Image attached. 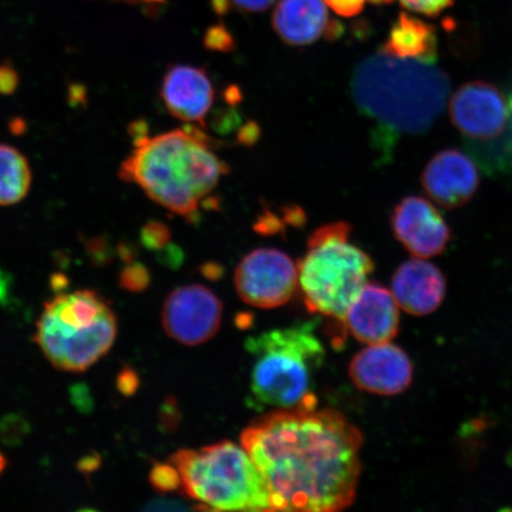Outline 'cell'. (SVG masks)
Instances as JSON below:
<instances>
[{
  "label": "cell",
  "mask_w": 512,
  "mask_h": 512,
  "mask_svg": "<svg viewBox=\"0 0 512 512\" xmlns=\"http://www.w3.org/2000/svg\"><path fill=\"white\" fill-rule=\"evenodd\" d=\"M395 238L415 258L430 259L443 254L451 240V229L430 201L408 196L390 216Z\"/></svg>",
  "instance_id": "obj_11"
},
{
  "label": "cell",
  "mask_w": 512,
  "mask_h": 512,
  "mask_svg": "<svg viewBox=\"0 0 512 512\" xmlns=\"http://www.w3.org/2000/svg\"><path fill=\"white\" fill-rule=\"evenodd\" d=\"M422 187L435 203L446 209L465 206L479 187L478 169L473 160L456 149L440 151L426 165Z\"/></svg>",
  "instance_id": "obj_13"
},
{
  "label": "cell",
  "mask_w": 512,
  "mask_h": 512,
  "mask_svg": "<svg viewBox=\"0 0 512 512\" xmlns=\"http://www.w3.org/2000/svg\"><path fill=\"white\" fill-rule=\"evenodd\" d=\"M31 170L27 158L15 147L0 144V207L14 206L27 197Z\"/></svg>",
  "instance_id": "obj_19"
},
{
  "label": "cell",
  "mask_w": 512,
  "mask_h": 512,
  "mask_svg": "<svg viewBox=\"0 0 512 512\" xmlns=\"http://www.w3.org/2000/svg\"><path fill=\"white\" fill-rule=\"evenodd\" d=\"M450 117L467 142L491 143L502 136L507 125V98L492 83L467 82L452 96Z\"/></svg>",
  "instance_id": "obj_10"
},
{
  "label": "cell",
  "mask_w": 512,
  "mask_h": 512,
  "mask_svg": "<svg viewBox=\"0 0 512 512\" xmlns=\"http://www.w3.org/2000/svg\"><path fill=\"white\" fill-rule=\"evenodd\" d=\"M273 28L288 46L305 47L328 35L332 22L324 0H280Z\"/></svg>",
  "instance_id": "obj_17"
},
{
  "label": "cell",
  "mask_w": 512,
  "mask_h": 512,
  "mask_svg": "<svg viewBox=\"0 0 512 512\" xmlns=\"http://www.w3.org/2000/svg\"><path fill=\"white\" fill-rule=\"evenodd\" d=\"M143 2H160V0H143Z\"/></svg>",
  "instance_id": "obj_38"
},
{
  "label": "cell",
  "mask_w": 512,
  "mask_h": 512,
  "mask_svg": "<svg viewBox=\"0 0 512 512\" xmlns=\"http://www.w3.org/2000/svg\"><path fill=\"white\" fill-rule=\"evenodd\" d=\"M222 304L213 291L201 285L177 288L166 298L163 328L172 339L185 345L210 341L220 329Z\"/></svg>",
  "instance_id": "obj_9"
},
{
  "label": "cell",
  "mask_w": 512,
  "mask_h": 512,
  "mask_svg": "<svg viewBox=\"0 0 512 512\" xmlns=\"http://www.w3.org/2000/svg\"><path fill=\"white\" fill-rule=\"evenodd\" d=\"M273 3L274 0H210L211 8L219 15L227 14L232 9L261 12L270 8Z\"/></svg>",
  "instance_id": "obj_25"
},
{
  "label": "cell",
  "mask_w": 512,
  "mask_h": 512,
  "mask_svg": "<svg viewBox=\"0 0 512 512\" xmlns=\"http://www.w3.org/2000/svg\"><path fill=\"white\" fill-rule=\"evenodd\" d=\"M72 400L76 408L80 409L83 413L91 411L93 407V400L89 396V392L85 384H76L72 388Z\"/></svg>",
  "instance_id": "obj_33"
},
{
  "label": "cell",
  "mask_w": 512,
  "mask_h": 512,
  "mask_svg": "<svg viewBox=\"0 0 512 512\" xmlns=\"http://www.w3.org/2000/svg\"><path fill=\"white\" fill-rule=\"evenodd\" d=\"M381 51L400 59L435 63L438 51L437 32L433 25L401 12Z\"/></svg>",
  "instance_id": "obj_18"
},
{
  "label": "cell",
  "mask_w": 512,
  "mask_h": 512,
  "mask_svg": "<svg viewBox=\"0 0 512 512\" xmlns=\"http://www.w3.org/2000/svg\"><path fill=\"white\" fill-rule=\"evenodd\" d=\"M8 466V459L5 458L4 454L0 452V475H2L3 471Z\"/></svg>",
  "instance_id": "obj_37"
},
{
  "label": "cell",
  "mask_w": 512,
  "mask_h": 512,
  "mask_svg": "<svg viewBox=\"0 0 512 512\" xmlns=\"http://www.w3.org/2000/svg\"><path fill=\"white\" fill-rule=\"evenodd\" d=\"M160 95L174 117L185 123L206 125L214 102V88L203 69L184 64L170 68L164 76Z\"/></svg>",
  "instance_id": "obj_15"
},
{
  "label": "cell",
  "mask_w": 512,
  "mask_h": 512,
  "mask_svg": "<svg viewBox=\"0 0 512 512\" xmlns=\"http://www.w3.org/2000/svg\"><path fill=\"white\" fill-rule=\"evenodd\" d=\"M235 286L243 302L274 309L285 305L296 291L298 266L278 249H255L236 268Z\"/></svg>",
  "instance_id": "obj_8"
},
{
  "label": "cell",
  "mask_w": 512,
  "mask_h": 512,
  "mask_svg": "<svg viewBox=\"0 0 512 512\" xmlns=\"http://www.w3.org/2000/svg\"><path fill=\"white\" fill-rule=\"evenodd\" d=\"M350 234V224L343 221L318 228L298 264L307 309L342 323L374 271L370 256L349 242Z\"/></svg>",
  "instance_id": "obj_7"
},
{
  "label": "cell",
  "mask_w": 512,
  "mask_h": 512,
  "mask_svg": "<svg viewBox=\"0 0 512 512\" xmlns=\"http://www.w3.org/2000/svg\"><path fill=\"white\" fill-rule=\"evenodd\" d=\"M349 374L358 389L393 396L411 386L413 364L398 345L390 342L373 344L352 358Z\"/></svg>",
  "instance_id": "obj_12"
},
{
  "label": "cell",
  "mask_w": 512,
  "mask_h": 512,
  "mask_svg": "<svg viewBox=\"0 0 512 512\" xmlns=\"http://www.w3.org/2000/svg\"><path fill=\"white\" fill-rule=\"evenodd\" d=\"M243 143H253L256 140V126L249 125L245 127V130L241 133Z\"/></svg>",
  "instance_id": "obj_36"
},
{
  "label": "cell",
  "mask_w": 512,
  "mask_h": 512,
  "mask_svg": "<svg viewBox=\"0 0 512 512\" xmlns=\"http://www.w3.org/2000/svg\"><path fill=\"white\" fill-rule=\"evenodd\" d=\"M360 430L334 409H277L241 434L264 476L274 511L335 512L354 503Z\"/></svg>",
  "instance_id": "obj_1"
},
{
  "label": "cell",
  "mask_w": 512,
  "mask_h": 512,
  "mask_svg": "<svg viewBox=\"0 0 512 512\" xmlns=\"http://www.w3.org/2000/svg\"><path fill=\"white\" fill-rule=\"evenodd\" d=\"M29 433V421L21 415L10 414L0 420V440L5 445L17 446L22 444Z\"/></svg>",
  "instance_id": "obj_21"
},
{
  "label": "cell",
  "mask_w": 512,
  "mask_h": 512,
  "mask_svg": "<svg viewBox=\"0 0 512 512\" xmlns=\"http://www.w3.org/2000/svg\"><path fill=\"white\" fill-rule=\"evenodd\" d=\"M403 8L427 17H437L451 8L454 0H399Z\"/></svg>",
  "instance_id": "obj_26"
},
{
  "label": "cell",
  "mask_w": 512,
  "mask_h": 512,
  "mask_svg": "<svg viewBox=\"0 0 512 512\" xmlns=\"http://www.w3.org/2000/svg\"><path fill=\"white\" fill-rule=\"evenodd\" d=\"M450 92V78L434 63L400 59L381 50L358 64L351 78L356 106L395 134L430 130Z\"/></svg>",
  "instance_id": "obj_3"
},
{
  "label": "cell",
  "mask_w": 512,
  "mask_h": 512,
  "mask_svg": "<svg viewBox=\"0 0 512 512\" xmlns=\"http://www.w3.org/2000/svg\"><path fill=\"white\" fill-rule=\"evenodd\" d=\"M170 463L190 498L219 511H274L266 480L246 448L233 441L182 450Z\"/></svg>",
  "instance_id": "obj_6"
},
{
  "label": "cell",
  "mask_w": 512,
  "mask_h": 512,
  "mask_svg": "<svg viewBox=\"0 0 512 512\" xmlns=\"http://www.w3.org/2000/svg\"><path fill=\"white\" fill-rule=\"evenodd\" d=\"M505 98L508 104V120L502 136L491 143L472 144V151L476 152L479 163L489 174H512V83Z\"/></svg>",
  "instance_id": "obj_20"
},
{
  "label": "cell",
  "mask_w": 512,
  "mask_h": 512,
  "mask_svg": "<svg viewBox=\"0 0 512 512\" xmlns=\"http://www.w3.org/2000/svg\"><path fill=\"white\" fill-rule=\"evenodd\" d=\"M338 16L351 18L360 15L367 0H324Z\"/></svg>",
  "instance_id": "obj_29"
},
{
  "label": "cell",
  "mask_w": 512,
  "mask_h": 512,
  "mask_svg": "<svg viewBox=\"0 0 512 512\" xmlns=\"http://www.w3.org/2000/svg\"><path fill=\"white\" fill-rule=\"evenodd\" d=\"M10 293V275L0 268V304L5 303Z\"/></svg>",
  "instance_id": "obj_35"
},
{
  "label": "cell",
  "mask_w": 512,
  "mask_h": 512,
  "mask_svg": "<svg viewBox=\"0 0 512 512\" xmlns=\"http://www.w3.org/2000/svg\"><path fill=\"white\" fill-rule=\"evenodd\" d=\"M19 86V74L10 63L0 64V94L11 95Z\"/></svg>",
  "instance_id": "obj_31"
},
{
  "label": "cell",
  "mask_w": 512,
  "mask_h": 512,
  "mask_svg": "<svg viewBox=\"0 0 512 512\" xmlns=\"http://www.w3.org/2000/svg\"><path fill=\"white\" fill-rule=\"evenodd\" d=\"M171 234L168 227L164 226L163 223L157 221H151L142 229L140 234V240H142L143 246L151 251H160L170 241Z\"/></svg>",
  "instance_id": "obj_24"
},
{
  "label": "cell",
  "mask_w": 512,
  "mask_h": 512,
  "mask_svg": "<svg viewBox=\"0 0 512 512\" xmlns=\"http://www.w3.org/2000/svg\"><path fill=\"white\" fill-rule=\"evenodd\" d=\"M115 386H117L118 392L121 395L126 396V398H130V396L136 394L139 389V376L132 368L124 367L120 370V373L117 376Z\"/></svg>",
  "instance_id": "obj_28"
},
{
  "label": "cell",
  "mask_w": 512,
  "mask_h": 512,
  "mask_svg": "<svg viewBox=\"0 0 512 512\" xmlns=\"http://www.w3.org/2000/svg\"><path fill=\"white\" fill-rule=\"evenodd\" d=\"M357 341L368 345L392 342L400 328L399 305L392 291L367 283L344 318Z\"/></svg>",
  "instance_id": "obj_14"
},
{
  "label": "cell",
  "mask_w": 512,
  "mask_h": 512,
  "mask_svg": "<svg viewBox=\"0 0 512 512\" xmlns=\"http://www.w3.org/2000/svg\"><path fill=\"white\" fill-rule=\"evenodd\" d=\"M50 288L56 294L66 293L69 287V279L67 275L55 273L51 275L49 280Z\"/></svg>",
  "instance_id": "obj_34"
},
{
  "label": "cell",
  "mask_w": 512,
  "mask_h": 512,
  "mask_svg": "<svg viewBox=\"0 0 512 512\" xmlns=\"http://www.w3.org/2000/svg\"><path fill=\"white\" fill-rule=\"evenodd\" d=\"M152 488L159 492H171L182 486L181 476L174 465L156 464L150 473Z\"/></svg>",
  "instance_id": "obj_23"
},
{
  "label": "cell",
  "mask_w": 512,
  "mask_h": 512,
  "mask_svg": "<svg viewBox=\"0 0 512 512\" xmlns=\"http://www.w3.org/2000/svg\"><path fill=\"white\" fill-rule=\"evenodd\" d=\"M446 279L437 266L426 259L403 262L392 280V293L403 311L427 316L439 309L446 296Z\"/></svg>",
  "instance_id": "obj_16"
},
{
  "label": "cell",
  "mask_w": 512,
  "mask_h": 512,
  "mask_svg": "<svg viewBox=\"0 0 512 512\" xmlns=\"http://www.w3.org/2000/svg\"><path fill=\"white\" fill-rule=\"evenodd\" d=\"M118 320L98 292L57 294L44 304L35 342L56 369L83 373L108 354Z\"/></svg>",
  "instance_id": "obj_5"
},
{
  "label": "cell",
  "mask_w": 512,
  "mask_h": 512,
  "mask_svg": "<svg viewBox=\"0 0 512 512\" xmlns=\"http://www.w3.org/2000/svg\"><path fill=\"white\" fill-rule=\"evenodd\" d=\"M206 46L211 50L229 51L234 48L233 37L222 25L210 28L206 35Z\"/></svg>",
  "instance_id": "obj_27"
},
{
  "label": "cell",
  "mask_w": 512,
  "mask_h": 512,
  "mask_svg": "<svg viewBox=\"0 0 512 512\" xmlns=\"http://www.w3.org/2000/svg\"><path fill=\"white\" fill-rule=\"evenodd\" d=\"M119 171L125 182L179 216L191 217L228 172L201 132L175 130L143 137Z\"/></svg>",
  "instance_id": "obj_2"
},
{
  "label": "cell",
  "mask_w": 512,
  "mask_h": 512,
  "mask_svg": "<svg viewBox=\"0 0 512 512\" xmlns=\"http://www.w3.org/2000/svg\"><path fill=\"white\" fill-rule=\"evenodd\" d=\"M316 320L248 338L249 388L255 407L316 408L313 394L325 350L316 335Z\"/></svg>",
  "instance_id": "obj_4"
},
{
  "label": "cell",
  "mask_w": 512,
  "mask_h": 512,
  "mask_svg": "<svg viewBox=\"0 0 512 512\" xmlns=\"http://www.w3.org/2000/svg\"><path fill=\"white\" fill-rule=\"evenodd\" d=\"M102 465V457L98 452H91L83 456L78 464H76V470H78L81 475L89 478L100 469Z\"/></svg>",
  "instance_id": "obj_32"
},
{
  "label": "cell",
  "mask_w": 512,
  "mask_h": 512,
  "mask_svg": "<svg viewBox=\"0 0 512 512\" xmlns=\"http://www.w3.org/2000/svg\"><path fill=\"white\" fill-rule=\"evenodd\" d=\"M151 283L150 272L138 262H128L119 274V286L131 293H142Z\"/></svg>",
  "instance_id": "obj_22"
},
{
  "label": "cell",
  "mask_w": 512,
  "mask_h": 512,
  "mask_svg": "<svg viewBox=\"0 0 512 512\" xmlns=\"http://www.w3.org/2000/svg\"><path fill=\"white\" fill-rule=\"evenodd\" d=\"M87 252L96 266H104L112 258L110 246L105 239L95 238L87 242Z\"/></svg>",
  "instance_id": "obj_30"
}]
</instances>
